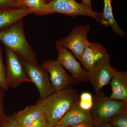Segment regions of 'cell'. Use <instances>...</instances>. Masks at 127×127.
Returning <instances> with one entry per match:
<instances>
[{"label": "cell", "instance_id": "ffe728a7", "mask_svg": "<svg viewBox=\"0 0 127 127\" xmlns=\"http://www.w3.org/2000/svg\"><path fill=\"white\" fill-rule=\"evenodd\" d=\"M0 87L5 91L8 89L6 80L5 72V66L2 61V51L1 48L0 47Z\"/></svg>", "mask_w": 127, "mask_h": 127}, {"label": "cell", "instance_id": "83f0119b", "mask_svg": "<svg viewBox=\"0 0 127 127\" xmlns=\"http://www.w3.org/2000/svg\"><path fill=\"white\" fill-rule=\"evenodd\" d=\"M16 2H18L19 4H21L23 5L26 6V5L25 4V0H15Z\"/></svg>", "mask_w": 127, "mask_h": 127}, {"label": "cell", "instance_id": "f546056e", "mask_svg": "<svg viewBox=\"0 0 127 127\" xmlns=\"http://www.w3.org/2000/svg\"><path fill=\"white\" fill-rule=\"evenodd\" d=\"M45 0L46 1V2H47V3H48V2H50L51 0Z\"/></svg>", "mask_w": 127, "mask_h": 127}, {"label": "cell", "instance_id": "9a60e30c", "mask_svg": "<svg viewBox=\"0 0 127 127\" xmlns=\"http://www.w3.org/2000/svg\"><path fill=\"white\" fill-rule=\"evenodd\" d=\"M112 0H104V5L102 12H100L98 22L101 25L112 28L115 33L120 36L124 37L126 34L119 26L113 14L112 6Z\"/></svg>", "mask_w": 127, "mask_h": 127}, {"label": "cell", "instance_id": "d4e9b609", "mask_svg": "<svg viewBox=\"0 0 127 127\" xmlns=\"http://www.w3.org/2000/svg\"><path fill=\"white\" fill-rule=\"evenodd\" d=\"M96 127V125L89 124H82L74 126H68V127Z\"/></svg>", "mask_w": 127, "mask_h": 127}, {"label": "cell", "instance_id": "5bb4252c", "mask_svg": "<svg viewBox=\"0 0 127 127\" xmlns=\"http://www.w3.org/2000/svg\"><path fill=\"white\" fill-rule=\"evenodd\" d=\"M111 86L112 93L109 98L127 102V72L114 68Z\"/></svg>", "mask_w": 127, "mask_h": 127}, {"label": "cell", "instance_id": "5b68a950", "mask_svg": "<svg viewBox=\"0 0 127 127\" xmlns=\"http://www.w3.org/2000/svg\"><path fill=\"white\" fill-rule=\"evenodd\" d=\"M111 56L106 53L93 67L86 71V78L93 87L96 94L101 92L103 87L111 81L114 68L110 65Z\"/></svg>", "mask_w": 127, "mask_h": 127}, {"label": "cell", "instance_id": "9c48e42d", "mask_svg": "<svg viewBox=\"0 0 127 127\" xmlns=\"http://www.w3.org/2000/svg\"><path fill=\"white\" fill-rule=\"evenodd\" d=\"M56 47L58 53L56 61L70 73L76 84L87 81V71L82 67L72 53L64 47L59 41L56 42Z\"/></svg>", "mask_w": 127, "mask_h": 127}, {"label": "cell", "instance_id": "603a6c76", "mask_svg": "<svg viewBox=\"0 0 127 127\" xmlns=\"http://www.w3.org/2000/svg\"><path fill=\"white\" fill-rule=\"evenodd\" d=\"M22 127H50L45 115L43 114L38 119Z\"/></svg>", "mask_w": 127, "mask_h": 127}, {"label": "cell", "instance_id": "ac0fdd59", "mask_svg": "<svg viewBox=\"0 0 127 127\" xmlns=\"http://www.w3.org/2000/svg\"><path fill=\"white\" fill-rule=\"evenodd\" d=\"M93 99L92 95L90 93H83L79 98V107L84 111L91 112L93 107Z\"/></svg>", "mask_w": 127, "mask_h": 127}, {"label": "cell", "instance_id": "4fadbf2b", "mask_svg": "<svg viewBox=\"0 0 127 127\" xmlns=\"http://www.w3.org/2000/svg\"><path fill=\"white\" fill-rule=\"evenodd\" d=\"M32 14L31 10L27 7L0 9V32Z\"/></svg>", "mask_w": 127, "mask_h": 127}, {"label": "cell", "instance_id": "7402d4cb", "mask_svg": "<svg viewBox=\"0 0 127 127\" xmlns=\"http://www.w3.org/2000/svg\"><path fill=\"white\" fill-rule=\"evenodd\" d=\"M0 127H22L17 122L15 113L11 116H7V119L2 123L0 124Z\"/></svg>", "mask_w": 127, "mask_h": 127}, {"label": "cell", "instance_id": "277c9868", "mask_svg": "<svg viewBox=\"0 0 127 127\" xmlns=\"http://www.w3.org/2000/svg\"><path fill=\"white\" fill-rule=\"evenodd\" d=\"M5 54V72L8 88H16L23 82L32 83L25 71L18 55L6 47Z\"/></svg>", "mask_w": 127, "mask_h": 127}, {"label": "cell", "instance_id": "30bf717a", "mask_svg": "<svg viewBox=\"0 0 127 127\" xmlns=\"http://www.w3.org/2000/svg\"><path fill=\"white\" fill-rule=\"evenodd\" d=\"M50 75V80L56 91H61L76 84L73 78L57 61L48 60L41 65Z\"/></svg>", "mask_w": 127, "mask_h": 127}, {"label": "cell", "instance_id": "3957f363", "mask_svg": "<svg viewBox=\"0 0 127 127\" xmlns=\"http://www.w3.org/2000/svg\"><path fill=\"white\" fill-rule=\"evenodd\" d=\"M127 108V102L111 99L100 92L93 99L91 112L96 126L109 123L114 115Z\"/></svg>", "mask_w": 127, "mask_h": 127}, {"label": "cell", "instance_id": "4316f807", "mask_svg": "<svg viewBox=\"0 0 127 127\" xmlns=\"http://www.w3.org/2000/svg\"><path fill=\"white\" fill-rule=\"evenodd\" d=\"M96 127H115L110 124L109 123L101 124V125H98L96 126Z\"/></svg>", "mask_w": 127, "mask_h": 127}, {"label": "cell", "instance_id": "6da1fadb", "mask_svg": "<svg viewBox=\"0 0 127 127\" xmlns=\"http://www.w3.org/2000/svg\"><path fill=\"white\" fill-rule=\"evenodd\" d=\"M79 98L77 91L71 87L54 93L36 103L43 112L50 127L57 125L73 102Z\"/></svg>", "mask_w": 127, "mask_h": 127}, {"label": "cell", "instance_id": "8fae6325", "mask_svg": "<svg viewBox=\"0 0 127 127\" xmlns=\"http://www.w3.org/2000/svg\"><path fill=\"white\" fill-rule=\"evenodd\" d=\"M78 102L79 98L73 103L57 125L68 127L86 123L96 125L91 112L80 108Z\"/></svg>", "mask_w": 127, "mask_h": 127}, {"label": "cell", "instance_id": "7a4b0ae2", "mask_svg": "<svg viewBox=\"0 0 127 127\" xmlns=\"http://www.w3.org/2000/svg\"><path fill=\"white\" fill-rule=\"evenodd\" d=\"M23 20L17 21L0 32V41L20 58L39 65L36 54L26 38Z\"/></svg>", "mask_w": 127, "mask_h": 127}, {"label": "cell", "instance_id": "ba28073f", "mask_svg": "<svg viewBox=\"0 0 127 127\" xmlns=\"http://www.w3.org/2000/svg\"><path fill=\"white\" fill-rule=\"evenodd\" d=\"M90 30L89 25L76 26L67 36L59 40L60 43L80 61L84 49L90 43L87 35Z\"/></svg>", "mask_w": 127, "mask_h": 127}, {"label": "cell", "instance_id": "f1b7e54d", "mask_svg": "<svg viewBox=\"0 0 127 127\" xmlns=\"http://www.w3.org/2000/svg\"><path fill=\"white\" fill-rule=\"evenodd\" d=\"M64 127L63 126H62V125H55V126H54V127Z\"/></svg>", "mask_w": 127, "mask_h": 127}, {"label": "cell", "instance_id": "484cf974", "mask_svg": "<svg viewBox=\"0 0 127 127\" xmlns=\"http://www.w3.org/2000/svg\"><path fill=\"white\" fill-rule=\"evenodd\" d=\"M83 5L88 7L89 9H92V0H81Z\"/></svg>", "mask_w": 127, "mask_h": 127}, {"label": "cell", "instance_id": "44dd1931", "mask_svg": "<svg viewBox=\"0 0 127 127\" xmlns=\"http://www.w3.org/2000/svg\"><path fill=\"white\" fill-rule=\"evenodd\" d=\"M5 90L0 87V124L4 122L7 118L4 108V97Z\"/></svg>", "mask_w": 127, "mask_h": 127}, {"label": "cell", "instance_id": "e0dca14e", "mask_svg": "<svg viewBox=\"0 0 127 127\" xmlns=\"http://www.w3.org/2000/svg\"><path fill=\"white\" fill-rule=\"evenodd\" d=\"M47 3L45 0H26L25 4L31 11L32 14L37 15H49Z\"/></svg>", "mask_w": 127, "mask_h": 127}, {"label": "cell", "instance_id": "52a82bcc", "mask_svg": "<svg viewBox=\"0 0 127 127\" xmlns=\"http://www.w3.org/2000/svg\"><path fill=\"white\" fill-rule=\"evenodd\" d=\"M25 71L43 98L56 92L50 81L48 73L42 66L36 65L20 58Z\"/></svg>", "mask_w": 127, "mask_h": 127}, {"label": "cell", "instance_id": "cb8c5ba5", "mask_svg": "<svg viewBox=\"0 0 127 127\" xmlns=\"http://www.w3.org/2000/svg\"><path fill=\"white\" fill-rule=\"evenodd\" d=\"M26 7L19 4L15 0H0V9L8 7Z\"/></svg>", "mask_w": 127, "mask_h": 127}, {"label": "cell", "instance_id": "2e32d148", "mask_svg": "<svg viewBox=\"0 0 127 127\" xmlns=\"http://www.w3.org/2000/svg\"><path fill=\"white\" fill-rule=\"evenodd\" d=\"M15 113L17 122L22 127L31 123L43 115V112L36 104L27 107Z\"/></svg>", "mask_w": 127, "mask_h": 127}, {"label": "cell", "instance_id": "4dcf8cb0", "mask_svg": "<svg viewBox=\"0 0 127 127\" xmlns=\"http://www.w3.org/2000/svg\"></svg>", "mask_w": 127, "mask_h": 127}, {"label": "cell", "instance_id": "8992f818", "mask_svg": "<svg viewBox=\"0 0 127 127\" xmlns=\"http://www.w3.org/2000/svg\"><path fill=\"white\" fill-rule=\"evenodd\" d=\"M48 14L58 13L71 17L78 16L90 17L98 22L100 13L93 11L75 0H51L47 4Z\"/></svg>", "mask_w": 127, "mask_h": 127}, {"label": "cell", "instance_id": "7c38bea8", "mask_svg": "<svg viewBox=\"0 0 127 127\" xmlns=\"http://www.w3.org/2000/svg\"><path fill=\"white\" fill-rule=\"evenodd\" d=\"M106 53V49L101 44L90 42L84 49L80 62L83 68L88 71Z\"/></svg>", "mask_w": 127, "mask_h": 127}, {"label": "cell", "instance_id": "d6986e66", "mask_svg": "<svg viewBox=\"0 0 127 127\" xmlns=\"http://www.w3.org/2000/svg\"><path fill=\"white\" fill-rule=\"evenodd\" d=\"M109 123L115 127H127V108L114 116Z\"/></svg>", "mask_w": 127, "mask_h": 127}]
</instances>
